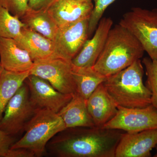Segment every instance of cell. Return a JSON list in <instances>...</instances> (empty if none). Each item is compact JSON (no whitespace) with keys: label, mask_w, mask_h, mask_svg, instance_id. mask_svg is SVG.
<instances>
[{"label":"cell","mask_w":157,"mask_h":157,"mask_svg":"<svg viewBox=\"0 0 157 157\" xmlns=\"http://www.w3.org/2000/svg\"><path fill=\"white\" fill-rule=\"evenodd\" d=\"M144 52L138 40L119 24L109 31L104 48L92 67L107 77L128 67L142 58Z\"/></svg>","instance_id":"1"},{"label":"cell","mask_w":157,"mask_h":157,"mask_svg":"<svg viewBox=\"0 0 157 157\" xmlns=\"http://www.w3.org/2000/svg\"><path fill=\"white\" fill-rule=\"evenodd\" d=\"M140 59L124 70L106 77L103 82L117 106L142 108L151 105V93L143 83Z\"/></svg>","instance_id":"2"},{"label":"cell","mask_w":157,"mask_h":157,"mask_svg":"<svg viewBox=\"0 0 157 157\" xmlns=\"http://www.w3.org/2000/svg\"><path fill=\"white\" fill-rule=\"evenodd\" d=\"M94 128L89 132L69 137L57 147L59 154L69 157H113L122 134Z\"/></svg>","instance_id":"3"},{"label":"cell","mask_w":157,"mask_h":157,"mask_svg":"<svg viewBox=\"0 0 157 157\" xmlns=\"http://www.w3.org/2000/svg\"><path fill=\"white\" fill-rule=\"evenodd\" d=\"M24 129L25 134L12 144L11 149H23L39 156L45 152L48 141L67 128L58 113L43 109L36 110Z\"/></svg>","instance_id":"4"},{"label":"cell","mask_w":157,"mask_h":157,"mask_svg":"<svg viewBox=\"0 0 157 157\" xmlns=\"http://www.w3.org/2000/svg\"><path fill=\"white\" fill-rule=\"evenodd\" d=\"M119 24L138 40L152 60L157 61V9L132 8Z\"/></svg>","instance_id":"5"},{"label":"cell","mask_w":157,"mask_h":157,"mask_svg":"<svg viewBox=\"0 0 157 157\" xmlns=\"http://www.w3.org/2000/svg\"><path fill=\"white\" fill-rule=\"evenodd\" d=\"M71 61L55 58L35 61L30 75L39 76L48 82L60 92L73 94L76 86Z\"/></svg>","instance_id":"6"},{"label":"cell","mask_w":157,"mask_h":157,"mask_svg":"<svg viewBox=\"0 0 157 157\" xmlns=\"http://www.w3.org/2000/svg\"><path fill=\"white\" fill-rule=\"evenodd\" d=\"M117 109L114 117L101 128L123 130L131 133L157 129V110L151 104L142 108L117 106Z\"/></svg>","instance_id":"7"},{"label":"cell","mask_w":157,"mask_h":157,"mask_svg":"<svg viewBox=\"0 0 157 157\" xmlns=\"http://www.w3.org/2000/svg\"><path fill=\"white\" fill-rule=\"evenodd\" d=\"M36 110L30 100L28 86L23 83L7 104L0 130L11 136L16 135L24 129Z\"/></svg>","instance_id":"8"},{"label":"cell","mask_w":157,"mask_h":157,"mask_svg":"<svg viewBox=\"0 0 157 157\" xmlns=\"http://www.w3.org/2000/svg\"><path fill=\"white\" fill-rule=\"evenodd\" d=\"M89 18L59 27L53 41L55 58L71 61L88 37Z\"/></svg>","instance_id":"9"},{"label":"cell","mask_w":157,"mask_h":157,"mask_svg":"<svg viewBox=\"0 0 157 157\" xmlns=\"http://www.w3.org/2000/svg\"><path fill=\"white\" fill-rule=\"evenodd\" d=\"M31 103L36 110L47 109L58 113L70 102L73 94L60 92L43 78L30 75L26 79Z\"/></svg>","instance_id":"10"},{"label":"cell","mask_w":157,"mask_h":157,"mask_svg":"<svg viewBox=\"0 0 157 157\" xmlns=\"http://www.w3.org/2000/svg\"><path fill=\"white\" fill-rule=\"evenodd\" d=\"M157 146V129L123 134L115 151V157H148Z\"/></svg>","instance_id":"11"},{"label":"cell","mask_w":157,"mask_h":157,"mask_svg":"<svg viewBox=\"0 0 157 157\" xmlns=\"http://www.w3.org/2000/svg\"><path fill=\"white\" fill-rule=\"evenodd\" d=\"M113 21L110 17H103L99 21L94 35L87 39L78 53L71 61L75 67H92L104 48Z\"/></svg>","instance_id":"12"},{"label":"cell","mask_w":157,"mask_h":157,"mask_svg":"<svg viewBox=\"0 0 157 157\" xmlns=\"http://www.w3.org/2000/svg\"><path fill=\"white\" fill-rule=\"evenodd\" d=\"M92 2L78 0H56L47 9L58 27L90 18Z\"/></svg>","instance_id":"13"},{"label":"cell","mask_w":157,"mask_h":157,"mask_svg":"<svg viewBox=\"0 0 157 157\" xmlns=\"http://www.w3.org/2000/svg\"><path fill=\"white\" fill-rule=\"evenodd\" d=\"M0 58L2 68L11 72L30 71L34 65L28 52L13 39L0 37Z\"/></svg>","instance_id":"14"},{"label":"cell","mask_w":157,"mask_h":157,"mask_svg":"<svg viewBox=\"0 0 157 157\" xmlns=\"http://www.w3.org/2000/svg\"><path fill=\"white\" fill-rule=\"evenodd\" d=\"M86 105L96 128H102L117 112V105L109 96L103 83L88 98Z\"/></svg>","instance_id":"15"},{"label":"cell","mask_w":157,"mask_h":157,"mask_svg":"<svg viewBox=\"0 0 157 157\" xmlns=\"http://www.w3.org/2000/svg\"><path fill=\"white\" fill-rule=\"evenodd\" d=\"M15 41L28 52L33 62L54 58L53 40L26 27L22 29L21 35Z\"/></svg>","instance_id":"16"},{"label":"cell","mask_w":157,"mask_h":157,"mask_svg":"<svg viewBox=\"0 0 157 157\" xmlns=\"http://www.w3.org/2000/svg\"><path fill=\"white\" fill-rule=\"evenodd\" d=\"M58 114L62 118L67 129L83 127L95 128L86 105V100L77 93Z\"/></svg>","instance_id":"17"},{"label":"cell","mask_w":157,"mask_h":157,"mask_svg":"<svg viewBox=\"0 0 157 157\" xmlns=\"http://www.w3.org/2000/svg\"><path fill=\"white\" fill-rule=\"evenodd\" d=\"M20 19L26 27L52 40L59 28L47 9L34 10L29 9Z\"/></svg>","instance_id":"18"},{"label":"cell","mask_w":157,"mask_h":157,"mask_svg":"<svg viewBox=\"0 0 157 157\" xmlns=\"http://www.w3.org/2000/svg\"><path fill=\"white\" fill-rule=\"evenodd\" d=\"M30 75V71L16 73L2 69L0 74V121L9 101Z\"/></svg>","instance_id":"19"},{"label":"cell","mask_w":157,"mask_h":157,"mask_svg":"<svg viewBox=\"0 0 157 157\" xmlns=\"http://www.w3.org/2000/svg\"><path fill=\"white\" fill-rule=\"evenodd\" d=\"M73 73L76 93L86 100L107 77L97 72L92 67H78L73 65Z\"/></svg>","instance_id":"20"},{"label":"cell","mask_w":157,"mask_h":157,"mask_svg":"<svg viewBox=\"0 0 157 157\" xmlns=\"http://www.w3.org/2000/svg\"><path fill=\"white\" fill-rule=\"evenodd\" d=\"M25 27L20 18L0 6V37L17 40Z\"/></svg>","instance_id":"21"},{"label":"cell","mask_w":157,"mask_h":157,"mask_svg":"<svg viewBox=\"0 0 157 157\" xmlns=\"http://www.w3.org/2000/svg\"><path fill=\"white\" fill-rule=\"evenodd\" d=\"M142 63L147 76L145 86L151 93V104L157 110V61L145 57Z\"/></svg>","instance_id":"22"},{"label":"cell","mask_w":157,"mask_h":157,"mask_svg":"<svg viewBox=\"0 0 157 157\" xmlns=\"http://www.w3.org/2000/svg\"><path fill=\"white\" fill-rule=\"evenodd\" d=\"M94 5L89 21L88 36L96 30L99 21L107 7L116 0H94Z\"/></svg>","instance_id":"23"},{"label":"cell","mask_w":157,"mask_h":157,"mask_svg":"<svg viewBox=\"0 0 157 157\" xmlns=\"http://www.w3.org/2000/svg\"><path fill=\"white\" fill-rule=\"evenodd\" d=\"M29 0H0V6L21 19L29 10Z\"/></svg>","instance_id":"24"},{"label":"cell","mask_w":157,"mask_h":157,"mask_svg":"<svg viewBox=\"0 0 157 157\" xmlns=\"http://www.w3.org/2000/svg\"><path fill=\"white\" fill-rule=\"evenodd\" d=\"M13 144L14 140L12 136L0 130V157H9Z\"/></svg>","instance_id":"25"},{"label":"cell","mask_w":157,"mask_h":157,"mask_svg":"<svg viewBox=\"0 0 157 157\" xmlns=\"http://www.w3.org/2000/svg\"><path fill=\"white\" fill-rule=\"evenodd\" d=\"M56 0H29V7L34 10L47 9Z\"/></svg>","instance_id":"26"},{"label":"cell","mask_w":157,"mask_h":157,"mask_svg":"<svg viewBox=\"0 0 157 157\" xmlns=\"http://www.w3.org/2000/svg\"><path fill=\"white\" fill-rule=\"evenodd\" d=\"M78 1H82V2H90L92 1V0H78Z\"/></svg>","instance_id":"27"},{"label":"cell","mask_w":157,"mask_h":157,"mask_svg":"<svg viewBox=\"0 0 157 157\" xmlns=\"http://www.w3.org/2000/svg\"><path fill=\"white\" fill-rule=\"evenodd\" d=\"M2 68L1 65H0V74H1V73H2Z\"/></svg>","instance_id":"28"},{"label":"cell","mask_w":157,"mask_h":157,"mask_svg":"<svg viewBox=\"0 0 157 157\" xmlns=\"http://www.w3.org/2000/svg\"><path fill=\"white\" fill-rule=\"evenodd\" d=\"M154 157H157V147L156 153V154L155 155Z\"/></svg>","instance_id":"29"}]
</instances>
